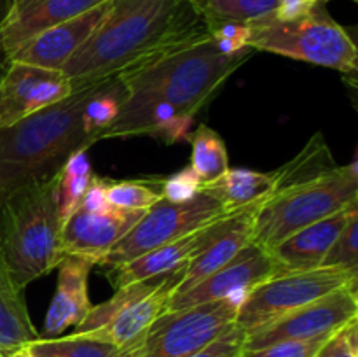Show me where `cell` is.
Wrapping results in <instances>:
<instances>
[{
  "mask_svg": "<svg viewBox=\"0 0 358 357\" xmlns=\"http://www.w3.org/2000/svg\"><path fill=\"white\" fill-rule=\"evenodd\" d=\"M101 83L73 86L63 100L0 130V202L23 186L56 175L76 150L96 144L84 128L83 114Z\"/></svg>",
  "mask_w": 358,
  "mask_h": 357,
  "instance_id": "obj_2",
  "label": "cell"
},
{
  "mask_svg": "<svg viewBox=\"0 0 358 357\" xmlns=\"http://www.w3.org/2000/svg\"><path fill=\"white\" fill-rule=\"evenodd\" d=\"M259 205L247 206L238 212L226 214L224 217L210 224L205 231L198 251L189 258L182 268L177 270V284L171 289V294L182 293L206 279L231 261L240 251H243L252 241L254 223Z\"/></svg>",
  "mask_w": 358,
  "mask_h": 357,
  "instance_id": "obj_13",
  "label": "cell"
},
{
  "mask_svg": "<svg viewBox=\"0 0 358 357\" xmlns=\"http://www.w3.org/2000/svg\"><path fill=\"white\" fill-rule=\"evenodd\" d=\"M336 167L338 163H336L324 135L315 133L296 158H292L278 170L271 172L273 182H275L273 192L313 181V178L329 174Z\"/></svg>",
  "mask_w": 358,
  "mask_h": 357,
  "instance_id": "obj_24",
  "label": "cell"
},
{
  "mask_svg": "<svg viewBox=\"0 0 358 357\" xmlns=\"http://www.w3.org/2000/svg\"><path fill=\"white\" fill-rule=\"evenodd\" d=\"M2 62H3V55H2V51H0V65H2ZM6 63V62H3Z\"/></svg>",
  "mask_w": 358,
  "mask_h": 357,
  "instance_id": "obj_41",
  "label": "cell"
},
{
  "mask_svg": "<svg viewBox=\"0 0 358 357\" xmlns=\"http://www.w3.org/2000/svg\"><path fill=\"white\" fill-rule=\"evenodd\" d=\"M192 146L191 168L198 175L201 186L210 184L229 170V156L222 136L206 125H199L189 135Z\"/></svg>",
  "mask_w": 358,
  "mask_h": 357,
  "instance_id": "obj_25",
  "label": "cell"
},
{
  "mask_svg": "<svg viewBox=\"0 0 358 357\" xmlns=\"http://www.w3.org/2000/svg\"><path fill=\"white\" fill-rule=\"evenodd\" d=\"M358 286L341 287L248 332L245 350L262 349L285 340H313L334 335L358 318Z\"/></svg>",
  "mask_w": 358,
  "mask_h": 357,
  "instance_id": "obj_10",
  "label": "cell"
},
{
  "mask_svg": "<svg viewBox=\"0 0 358 357\" xmlns=\"http://www.w3.org/2000/svg\"><path fill=\"white\" fill-rule=\"evenodd\" d=\"M196 6L210 28L220 23L252 24L268 20L275 16L278 0H196Z\"/></svg>",
  "mask_w": 358,
  "mask_h": 357,
  "instance_id": "obj_26",
  "label": "cell"
},
{
  "mask_svg": "<svg viewBox=\"0 0 358 357\" xmlns=\"http://www.w3.org/2000/svg\"><path fill=\"white\" fill-rule=\"evenodd\" d=\"M163 280L164 276H157V279L142 280V282H135L129 284V286L119 287V289H115V294L110 300L103 301V303L100 304H93L91 310L87 312L86 318H84L79 326H76L73 332H76V335H87V332L98 331V329H101L103 326H107L122 308H126L128 304L138 301L140 298L152 293Z\"/></svg>",
  "mask_w": 358,
  "mask_h": 357,
  "instance_id": "obj_28",
  "label": "cell"
},
{
  "mask_svg": "<svg viewBox=\"0 0 358 357\" xmlns=\"http://www.w3.org/2000/svg\"><path fill=\"white\" fill-rule=\"evenodd\" d=\"M352 284H358V272L336 266L276 273L248 294L238 310L236 324L248 335Z\"/></svg>",
  "mask_w": 358,
  "mask_h": 357,
  "instance_id": "obj_8",
  "label": "cell"
},
{
  "mask_svg": "<svg viewBox=\"0 0 358 357\" xmlns=\"http://www.w3.org/2000/svg\"><path fill=\"white\" fill-rule=\"evenodd\" d=\"M273 189L275 182L271 174L247 168H229L222 177L201 186V191L219 200L226 214L264 203L273 195Z\"/></svg>",
  "mask_w": 358,
  "mask_h": 357,
  "instance_id": "obj_23",
  "label": "cell"
},
{
  "mask_svg": "<svg viewBox=\"0 0 358 357\" xmlns=\"http://www.w3.org/2000/svg\"><path fill=\"white\" fill-rule=\"evenodd\" d=\"M73 84L62 70L6 62L0 74V130L63 100Z\"/></svg>",
  "mask_w": 358,
  "mask_h": 357,
  "instance_id": "obj_12",
  "label": "cell"
},
{
  "mask_svg": "<svg viewBox=\"0 0 358 357\" xmlns=\"http://www.w3.org/2000/svg\"><path fill=\"white\" fill-rule=\"evenodd\" d=\"M114 0H105L72 20L48 28L21 46L9 62H21L49 70H62L73 52L91 37L110 10Z\"/></svg>",
  "mask_w": 358,
  "mask_h": 357,
  "instance_id": "obj_17",
  "label": "cell"
},
{
  "mask_svg": "<svg viewBox=\"0 0 358 357\" xmlns=\"http://www.w3.org/2000/svg\"><path fill=\"white\" fill-rule=\"evenodd\" d=\"M358 203L357 160L304 184L276 191L257 210L252 241L275 248L290 234Z\"/></svg>",
  "mask_w": 358,
  "mask_h": 357,
  "instance_id": "obj_5",
  "label": "cell"
},
{
  "mask_svg": "<svg viewBox=\"0 0 358 357\" xmlns=\"http://www.w3.org/2000/svg\"><path fill=\"white\" fill-rule=\"evenodd\" d=\"M208 226L201 227L194 233L185 234V237L170 241V244L150 248V251L143 252V254L131 259V261L122 262L119 266H112L110 272H108L112 286L119 289V287L129 286V284L157 279V276H166L170 273L177 272L198 251Z\"/></svg>",
  "mask_w": 358,
  "mask_h": 357,
  "instance_id": "obj_20",
  "label": "cell"
},
{
  "mask_svg": "<svg viewBox=\"0 0 358 357\" xmlns=\"http://www.w3.org/2000/svg\"><path fill=\"white\" fill-rule=\"evenodd\" d=\"M358 209V203L343 209L325 219L317 220L310 226L303 227L297 233L290 234L289 238L271 248V255L278 265L280 273L283 272H301V270H311L322 266V261L327 255L329 248L336 241L353 210Z\"/></svg>",
  "mask_w": 358,
  "mask_h": 357,
  "instance_id": "obj_19",
  "label": "cell"
},
{
  "mask_svg": "<svg viewBox=\"0 0 358 357\" xmlns=\"http://www.w3.org/2000/svg\"><path fill=\"white\" fill-rule=\"evenodd\" d=\"M192 119L168 102L122 94L117 118L100 133L98 140L149 135L164 144H177L189 140Z\"/></svg>",
  "mask_w": 358,
  "mask_h": 357,
  "instance_id": "obj_16",
  "label": "cell"
},
{
  "mask_svg": "<svg viewBox=\"0 0 358 357\" xmlns=\"http://www.w3.org/2000/svg\"><path fill=\"white\" fill-rule=\"evenodd\" d=\"M238 307L231 300L164 312L129 345L121 357H191L236 324Z\"/></svg>",
  "mask_w": 358,
  "mask_h": 357,
  "instance_id": "obj_7",
  "label": "cell"
},
{
  "mask_svg": "<svg viewBox=\"0 0 358 357\" xmlns=\"http://www.w3.org/2000/svg\"><path fill=\"white\" fill-rule=\"evenodd\" d=\"M163 198L161 181H108L107 200L112 209L147 210Z\"/></svg>",
  "mask_w": 358,
  "mask_h": 357,
  "instance_id": "obj_31",
  "label": "cell"
},
{
  "mask_svg": "<svg viewBox=\"0 0 358 357\" xmlns=\"http://www.w3.org/2000/svg\"><path fill=\"white\" fill-rule=\"evenodd\" d=\"M79 209L86 210V212H105L107 209H110L107 200V178L93 175L83 200H80Z\"/></svg>",
  "mask_w": 358,
  "mask_h": 357,
  "instance_id": "obj_38",
  "label": "cell"
},
{
  "mask_svg": "<svg viewBox=\"0 0 358 357\" xmlns=\"http://www.w3.org/2000/svg\"><path fill=\"white\" fill-rule=\"evenodd\" d=\"M248 48L338 70L345 76L357 74L355 42L325 13L324 6L297 20L278 21L271 16L252 23Z\"/></svg>",
  "mask_w": 358,
  "mask_h": 357,
  "instance_id": "obj_6",
  "label": "cell"
},
{
  "mask_svg": "<svg viewBox=\"0 0 358 357\" xmlns=\"http://www.w3.org/2000/svg\"><path fill=\"white\" fill-rule=\"evenodd\" d=\"M208 35L196 0H114L62 72L73 86L115 79Z\"/></svg>",
  "mask_w": 358,
  "mask_h": 357,
  "instance_id": "obj_1",
  "label": "cell"
},
{
  "mask_svg": "<svg viewBox=\"0 0 358 357\" xmlns=\"http://www.w3.org/2000/svg\"><path fill=\"white\" fill-rule=\"evenodd\" d=\"M252 51L254 49L224 55L208 34L122 72L115 79L124 94L168 102L194 118L215 97L227 77L247 62Z\"/></svg>",
  "mask_w": 358,
  "mask_h": 357,
  "instance_id": "obj_3",
  "label": "cell"
},
{
  "mask_svg": "<svg viewBox=\"0 0 358 357\" xmlns=\"http://www.w3.org/2000/svg\"><path fill=\"white\" fill-rule=\"evenodd\" d=\"M143 214L145 210H119L112 206L105 212L77 209L63 224V251L101 265L110 248L138 223Z\"/></svg>",
  "mask_w": 358,
  "mask_h": 357,
  "instance_id": "obj_15",
  "label": "cell"
},
{
  "mask_svg": "<svg viewBox=\"0 0 358 357\" xmlns=\"http://www.w3.org/2000/svg\"><path fill=\"white\" fill-rule=\"evenodd\" d=\"M322 266H336L358 272V209L353 210L345 230L329 248Z\"/></svg>",
  "mask_w": 358,
  "mask_h": 357,
  "instance_id": "obj_32",
  "label": "cell"
},
{
  "mask_svg": "<svg viewBox=\"0 0 358 357\" xmlns=\"http://www.w3.org/2000/svg\"><path fill=\"white\" fill-rule=\"evenodd\" d=\"M87 149H79L65 161L59 177L58 200H59V217L65 224L69 217L79 209V203L93 178Z\"/></svg>",
  "mask_w": 358,
  "mask_h": 357,
  "instance_id": "obj_29",
  "label": "cell"
},
{
  "mask_svg": "<svg viewBox=\"0 0 358 357\" xmlns=\"http://www.w3.org/2000/svg\"><path fill=\"white\" fill-rule=\"evenodd\" d=\"M41 338L28 314L23 290L14 284L0 251V357Z\"/></svg>",
  "mask_w": 358,
  "mask_h": 357,
  "instance_id": "obj_22",
  "label": "cell"
},
{
  "mask_svg": "<svg viewBox=\"0 0 358 357\" xmlns=\"http://www.w3.org/2000/svg\"><path fill=\"white\" fill-rule=\"evenodd\" d=\"M59 177L62 170L16 189L0 202V251L21 290L56 268L65 255Z\"/></svg>",
  "mask_w": 358,
  "mask_h": 357,
  "instance_id": "obj_4",
  "label": "cell"
},
{
  "mask_svg": "<svg viewBox=\"0 0 358 357\" xmlns=\"http://www.w3.org/2000/svg\"><path fill=\"white\" fill-rule=\"evenodd\" d=\"M3 357H34V354L30 352L28 345H24V346H20V349L13 350V352H9L7 356H3Z\"/></svg>",
  "mask_w": 358,
  "mask_h": 357,
  "instance_id": "obj_40",
  "label": "cell"
},
{
  "mask_svg": "<svg viewBox=\"0 0 358 357\" xmlns=\"http://www.w3.org/2000/svg\"><path fill=\"white\" fill-rule=\"evenodd\" d=\"M331 336L313 340H285L262 349L245 350L243 357H315Z\"/></svg>",
  "mask_w": 358,
  "mask_h": 357,
  "instance_id": "obj_33",
  "label": "cell"
},
{
  "mask_svg": "<svg viewBox=\"0 0 358 357\" xmlns=\"http://www.w3.org/2000/svg\"><path fill=\"white\" fill-rule=\"evenodd\" d=\"M28 349L34 357H121V350L114 343L76 332L62 338L41 336L28 343Z\"/></svg>",
  "mask_w": 358,
  "mask_h": 357,
  "instance_id": "obj_27",
  "label": "cell"
},
{
  "mask_svg": "<svg viewBox=\"0 0 358 357\" xmlns=\"http://www.w3.org/2000/svg\"><path fill=\"white\" fill-rule=\"evenodd\" d=\"M94 266L90 259L65 254L58 262V284L44 321V338H52L76 328L91 310L87 279Z\"/></svg>",
  "mask_w": 358,
  "mask_h": 357,
  "instance_id": "obj_18",
  "label": "cell"
},
{
  "mask_svg": "<svg viewBox=\"0 0 358 357\" xmlns=\"http://www.w3.org/2000/svg\"><path fill=\"white\" fill-rule=\"evenodd\" d=\"M315 357H358V318L336 331Z\"/></svg>",
  "mask_w": 358,
  "mask_h": 357,
  "instance_id": "obj_37",
  "label": "cell"
},
{
  "mask_svg": "<svg viewBox=\"0 0 358 357\" xmlns=\"http://www.w3.org/2000/svg\"><path fill=\"white\" fill-rule=\"evenodd\" d=\"M276 273H280V268L271 252L250 241L243 251L238 252L227 265L212 275L199 280L187 290L170 294L164 312L185 310L196 304L219 300H231L241 307L259 284L266 282Z\"/></svg>",
  "mask_w": 358,
  "mask_h": 357,
  "instance_id": "obj_11",
  "label": "cell"
},
{
  "mask_svg": "<svg viewBox=\"0 0 358 357\" xmlns=\"http://www.w3.org/2000/svg\"><path fill=\"white\" fill-rule=\"evenodd\" d=\"M122 94H124V91H122L119 80L108 79L101 83L96 93L90 98V102L84 107V128L96 142L100 133L107 130L117 118Z\"/></svg>",
  "mask_w": 358,
  "mask_h": 357,
  "instance_id": "obj_30",
  "label": "cell"
},
{
  "mask_svg": "<svg viewBox=\"0 0 358 357\" xmlns=\"http://www.w3.org/2000/svg\"><path fill=\"white\" fill-rule=\"evenodd\" d=\"M245 342H247V332L234 324L191 357H243Z\"/></svg>",
  "mask_w": 358,
  "mask_h": 357,
  "instance_id": "obj_36",
  "label": "cell"
},
{
  "mask_svg": "<svg viewBox=\"0 0 358 357\" xmlns=\"http://www.w3.org/2000/svg\"><path fill=\"white\" fill-rule=\"evenodd\" d=\"M208 34L220 52L236 55L248 48L250 38V24L245 23H220L208 28Z\"/></svg>",
  "mask_w": 358,
  "mask_h": 357,
  "instance_id": "obj_35",
  "label": "cell"
},
{
  "mask_svg": "<svg viewBox=\"0 0 358 357\" xmlns=\"http://www.w3.org/2000/svg\"><path fill=\"white\" fill-rule=\"evenodd\" d=\"M226 216L219 200L205 191L187 203H171L161 198L145 210L138 223L110 248L101 265L119 266L138 258L150 248L178 240Z\"/></svg>",
  "mask_w": 358,
  "mask_h": 357,
  "instance_id": "obj_9",
  "label": "cell"
},
{
  "mask_svg": "<svg viewBox=\"0 0 358 357\" xmlns=\"http://www.w3.org/2000/svg\"><path fill=\"white\" fill-rule=\"evenodd\" d=\"M201 181L191 167L161 181V195L171 203H187L199 195Z\"/></svg>",
  "mask_w": 358,
  "mask_h": 357,
  "instance_id": "obj_34",
  "label": "cell"
},
{
  "mask_svg": "<svg viewBox=\"0 0 358 357\" xmlns=\"http://www.w3.org/2000/svg\"><path fill=\"white\" fill-rule=\"evenodd\" d=\"M175 284H177V272L164 276L163 282H161L152 293H149L147 296L135 301V303L122 308L107 326H103V328L98 329V331L94 332H87L86 336L114 343L115 346H119V350H121L122 346L129 345V343H131L133 340L138 338V336L142 335L159 315L164 314L168 298H170L171 289H173Z\"/></svg>",
  "mask_w": 358,
  "mask_h": 357,
  "instance_id": "obj_21",
  "label": "cell"
},
{
  "mask_svg": "<svg viewBox=\"0 0 358 357\" xmlns=\"http://www.w3.org/2000/svg\"><path fill=\"white\" fill-rule=\"evenodd\" d=\"M325 2H329V0H278V7H276V13L273 18L278 21L297 20V18L313 13Z\"/></svg>",
  "mask_w": 358,
  "mask_h": 357,
  "instance_id": "obj_39",
  "label": "cell"
},
{
  "mask_svg": "<svg viewBox=\"0 0 358 357\" xmlns=\"http://www.w3.org/2000/svg\"><path fill=\"white\" fill-rule=\"evenodd\" d=\"M105 0H10L0 21V51L3 62L35 35L93 9Z\"/></svg>",
  "mask_w": 358,
  "mask_h": 357,
  "instance_id": "obj_14",
  "label": "cell"
}]
</instances>
